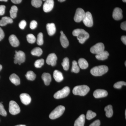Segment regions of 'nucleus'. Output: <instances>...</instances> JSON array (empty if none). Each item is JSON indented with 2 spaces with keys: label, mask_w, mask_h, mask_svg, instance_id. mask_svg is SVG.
Masks as SVG:
<instances>
[{
  "label": "nucleus",
  "mask_w": 126,
  "mask_h": 126,
  "mask_svg": "<svg viewBox=\"0 0 126 126\" xmlns=\"http://www.w3.org/2000/svg\"><path fill=\"white\" fill-rule=\"evenodd\" d=\"M22 0H11L12 2L14 4H17L20 3Z\"/></svg>",
  "instance_id": "obj_46"
},
{
  "label": "nucleus",
  "mask_w": 126,
  "mask_h": 126,
  "mask_svg": "<svg viewBox=\"0 0 126 126\" xmlns=\"http://www.w3.org/2000/svg\"><path fill=\"white\" fill-rule=\"evenodd\" d=\"M37 22L35 20H33L31 21L30 24V27L32 30L34 29L37 26Z\"/></svg>",
  "instance_id": "obj_39"
},
{
  "label": "nucleus",
  "mask_w": 126,
  "mask_h": 126,
  "mask_svg": "<svg viewBox=\"0 0 126 126\" xmlns=\"http://www.w3.org/2000/svg\"><path fill=\"white\" fill-rule=\"evenodd\" d=\"M9 41L12 46L17 47L19 45V41L15 35H11L9 37Z\"/></svg>",
  "instance_id": "obj_18"
},
{
  "label": "nucleus",
  "mask_w": 126,
  "mask_h": 126,
  "mask_svg": "<svg viewBox=\"0 0 126 126\" xmlns=\"http://www.w3.org/2000/svg\"><path fill=\"white\" fill-rule=\"evenodd\" d=\"M27 79L30 81H34L36 78V75L33 71H29L25 75Z\"/></svg>",
  "instance_id": "obj_29"
},
{
  "label": "nucleus",
  "mask_w": 126,
  "mask_h": 126,
  "mask_svg": "<svg viewBox=\"0 0 126 126\" xmlns=\"http://www.w3.org/2000/svg\"><path fill=\"white\" fill-rule=\"evenodd\" d=\"M26 22L25 20H23L21 21L19 24V26L20 28L21 29L23 30L25 29V27L26 26Z\"/></svg>",
  "instance_id": "obj_40"
},
{
  "label": "nucleus",
  "mask_w": 126,
  "mask_h": 126,
  "mask_svg": "<svg viewBox=\"0 0 126 126\" xmlns=\"http://www.w3.org/2000/svg\"><path fill=\"white\" fill-rule=\"evenodd\" d=\"M27 40L28 43L30 44H33L35 42L36 39L35 36L32 34H30L27 35Z\"/></svg>",
  "instance_id": "obj_32"
},
{
  "label": "nucleus",
  "mask_w": 126,
  "mask_h": 126,
  "mask_svg": "<svg viewBox=\"0 0 126 126\" xmlns=\"http://www.w3.org/2000/svg\"><path fill=\"white\" fill-rule=\"evenodd\" d=\"M54 6V0H46L43 5V10L45 12H48L52 10Z\"/></svg>",
  "instance_id": "obj_11"
},
{
  "label": "nucleus",
  "mask_w": 126,
  "mask_h": 126,
  "mask_svg": "<svg viewBox=\"0 0 126 126\" xmlns=\"http://www.w3.org/2000/svg\"><path fill=\"white\" fill-rule=\"evenodd\" d=\"M2 69V65H1V64H0V71L1 70V69Z\"/></svg>",
  "instance_id": "obj_49"
},
{
  "label": "nucleus",
  "mask_w": 126,
  "mask_h": 126,
  "mask_svg": "<svg viewBox=\"0 0 126 126\" xmlns=\"http://www.w3.org/2000/svg\"><path fill=\"white\" fill-rule=\"evenodd\" d=\"M85 122V115L82 114L75 121L74 123V126H84Z\"/></svg>",
  "instance_id": "obj_19"
},
{
  "label": "nucleus",
  "mask_w": 126,
  "mask_h": 126,
  "mask_svg": "<svg viewBox=\"0 0 126 126\" xmlns=\"http://www.w3.org/2000/svg\"><path fill=\"white\" fill-rule=\"evenodd\" d=\"M36 43L37 44L39 45H42L44 43V40H43V34L42 33H39L37 36Z\"/></svg>",
  "instance_id": "obj_33"
},
{
  "label": "nucleus",
  "mask_w": 126,
  "mask_h": 126,
  "mask_svg": "<svg viewBox=\"0 0 126 126\" xmlns=\"http://www.w3.org/2000/svg\"><path fill=\"white\" fill-rule=\"evenodd\" d=\"M85 15V12L82 8H79L77 9L74 17L75 21L79 23L82 21Z\"/></svg>",
  "instance_id": "obj_10"
},
{
  "label": "nucleus",
  "mask_w": 126,
  "mask_h": 126,
  "mask_svg": "<svg viewBox=\"0 0 126 126\" xmlns=\"http://www.w3.org/2000/svg\"><path fill=\"white\" fill-rule=\"evenodd\" d=\"M71 72L78 73L79 72V67L76 61H73L72 63V67Z\"/></svg>",
  "instance_id": "obj_31"
},
{
  "label": "nucleus",
  "mask_w": 126,
  "mask_h": 126,
  "mask_svg": "<svg viewBox=\"0 0 126 126\" xmlns=\"http://www.w3.org/2000/svg\"><path fill=\"white\" fill-rule=\"evenodd\" d=\"M104 45L102 43H98L91 47L90 52L93 54H97L104 50Z\"/></svg>",
  "instance_id": "obj_8"
},
{
  "label": "nucleus",
  "mask_w": 126,
  "mask_h": 126,
  "mask_svg": "<svg viewBox=\"0 0 126 126\" xmlns=\"http://www.w3.org/2000/svg\"><path fill=\"white\" fill-rule=\"evenodd\" d=\"M15 126H26L25 125H18Z\"/></svg>",
  "instance_id": "obj_50"
},
{
  "label": "nucleus",
  "mask_w": 126,
  "mask_h": 126,
  "mask_svg": "<svg viewBox=\"0 0 126 126\" xmlns=\"http://www.w3.org/2000/svg\"><path fill=\"white\" fill-rule=\"evenodd\" d=\"M65 110V107L63 106H58L50 113L49 115V118L52 119L58 118L63 115Z\"/></svg>",
  "instance_id": "obj_4"
},
{
  "label": "nucleus",
  "mask_w": 126,
  "mask_h": 126,
  "mask_svg": "<svg viewBox=\"0 0 126 126\" xmlns=\"http://www.w3.org/2000/svg\"><path fill=\"white\" fill-rule=\"evenodd\" d=\"M20 97L21 101L25 105H28L31 101V98L30 96L27 94H21L20 95Z\"/></svg>",
  "instance_id": "obj_15"
},
{
  "label": "nucleus",
  "mask_w": 126,
  "mask_h": 126,
  "mask_svg": "<svg viewBox=\"0 0 126 126\" xmlns=\"http://www.w3.org/2000/svg\"><path fill=\"white\" fill-rule=\"evenodd\" d=\"M13 20L12 18L8 16H4L1 18L0 20V26H4L8 24H11L13 23Z\"/></svg>",
  "instance_id": "obj_23"
},
{
  "label": "nucleus",
  "mask_w": 126,
  "mask_h": 126,
  "mask_svg": "<svg viewBox=\"0 0 126 126\" xmlns=\"http://www.w3.org/2000/svg\"><path fill=\"white\" fill-rule=\"evenodd\" d=\"M42 79L44 82L46 86L49 85L52 81L51 75L48 73H44L42 75Z\"/></svg>",
  "instance_id": "obj_21"
},
{
  "label": "nucleus",
  "mask_w": 126,
  "mask_h": 126,
  "mask_svg": "<svg viewBox=\"0 0 126 126\" xmlns=\"http://www.w3.org/2000/svg\"><path fill=\"white\" fill-rule=\"evenodd\" d=\"M96 116V113L94 112L91 110H88L86 115V118L88 120H90L94 118Z\"/></svg>",
  "instance_id": "obj_35"
},
{
  "label": "nucleus",
  "mask_w": 126,
  "mask_h": 126,
  "mask_svg": "<svg viewBox=\"0 0 126 126\" xmlns=\"http://www.w3.org/2000/svg\"><path fill=\"white\" fill-rule=\"evenodd\" d=\"M125 116H126V110L125 111Z\"/></svg>",
  "instance_id": "obj_52"
},
{
  "label": "nucleus",
  "mask_w": 126,
  "mask_h": 126,
  "mask_svg": "<svg viewBox=\"0 0 126 126\" xmlns=\"http://www.w3.org/2000/svg\"><path fill=\"white\" fill-rule=\"evenodd\" d=\"M7 114V112L5 110L4 106L2 103H0V115L3 116H6Z\"/></svg>",
  "instance_id": "obj_38"
},
{
  "label": "nucleus",
  "mask_w": 126,
  "mask_h": 126,
  "mask_svg": "<svg viewBox=\"0 0 126 126\" xmlns=\"http://www.w3.org/2000/svg\"><path fill=\"white\" fill-rule=\"evenodd\" d=\"M31 4L34 7L38 8L41 6L42 1V0H32Z\"/></svg>",
  "instance_id": "obj_34"
},
{
  "label": "nucleus",
  "mask_w": 126,
  "mask_h": 126,
  "mask_svg": "<svg viewBox=\"0 0 126 126\" xmlns=\"http://www.w3.org/2000/svg\"><path fill=\"white\" fill-rule=\"evenodd\" d=\"M46 29L48 34L50 36L53 35L56 32V27L54 23L47 24L46 25Z\"/></svg>",
  "instance_id": "obj_16"
},
{
  "label": "nucleus",
  "mask_w": 126,
  "mask_h": 126,
  "mask_svg": "<svg viewBox=\"0 0 126 126\" xmlns=\"http://www.w3.org/2000/svg\"><path fill=\"white\" fill-rule=\"evenodd\" d=\"M70 92L69 88L68 87H65L63 89L55 93L54 95V97L57 99L63 98L68 96Z\"/></svg>",
  "instance_id": "obj_5"
},
{
  "label": "nucleus",
  "mask_w": 126,
  "mask_h": 126,
  "mask_svg": "<svg viewBox=\"0 0 126 126\" xmlns=\"http://www.w3.org/2000/svg\"><path fill=\"white\" fill-rule=\"evenodd\" d=\"M90 90V88L86 85L77 86L74 88L73 93L75 95L84 96L86 95Z\"/></svg>",
  "instance_id": "obj_3"
},
{
  "label": "nucleus",
  "mask_w": 126,
  "mask_h": 126,
  "mask_svg": "<svg viewBox=\"0 0 126 126\" xmlns=\"http://www.w3.org/2000/svg\"><path fill=\"white\" fill-rule=\"evenodd\" d=\"M126 83L124 81H119L114 84L113 87L116 89L121 88L123 86H126Z\"/></svg>",
  "instance_id": "obj_37"
},
{
  "label": "nucleus",
  "mask_w": 126,
  "mask_h": 126,
  "mask_svg": "<svg viewBox=\"0 0 126 126\" xmlns=\"http://www.w3.org/2000/svg\"><path fill=\"white\" fill-rule=\"evenodd\" d=\"M42 0L46 1V0Z\"/></svg>",
  "instance_id": "obj_54"
},
{
  "label": "nucleus",
  "mask_w": 126,
  "mask_h": 126,
  "mask_svg": "<svg viewBox=\"0 0 126 126\" xmlns=\"http://www.w3.org/2000/svg\"><path fill=\"white\" fill-rule=\"evenodd\" d=\"M58 0V1H59V2H62L65 1V0Z\"/></svg>",
  "instance_id": "obj_47"
},
{
  "label": "nucleus",
  "mask_w": 126,
  "mask_h": 126,
  "mask_svg": "<svg viewBox=\"0 0 126 126\" xmlns=\"http://www.w3.org/2000/svg\"><path fill=\"white\" fill-rule=\"evenodd\" d=\"M121 28L123 30H126V21H124L121 23Z\"/></svg>",
  "instance_id": "obj_44"
},
{
  "label": "nucleus",
  "mask_w": 126,
  "mask_h": 126,
  "mask_svg": "<svg viewBox=\"0 0 126 126\" xmlns=\"http://www.w3.org/2000/svg\"><path fill=\"white\" fill-rule=\"evenodd\" d=\"M82 21L84 24L87 27H92L93 25L92 16L89 12L85 13V16Z\"/></svg>",
  "instance_id": "obj_9"
},
{
  "label": "nucleus",
  "mask_w": 126,
  "mask_h": 126,
  "mask_svg": "<svg viewBox=\"0 0 126 126\" xmlns=\"http://www.w3.org/2000/svg\"><path fill=\"white\" fill-rule=\"evenodd\" d=\"M16 54L14 57V63H18L20 65L21 63H24L25 61V54L22 51H15Z\"/></svg>",
  "instance_id": "obj_6"
},
{
  "label": "nucleus",
  "mask_w": 126,
  "mask_h": 126,
  "mask_svg": "<svg viewBox=\"0 0 126 126\" xmlns=\"http://www.w3.org/2000/svg\"><path fill=\"white\" fill-rule=\"evenodd\" d=\"M121 40L122 42L123 43V44H124L125 45L126 44V36L125 35L122 36L121 38Z\"/></svg>",
  "instance_id": "obj_45"
},
{
  "label": "nucleus",
  "mask_w": 126,
  "mask_h": 126,
  "mask_svg": "<svg viewBox=\"0 0 126 126\" xmlns=\"http://www.w3.org/2000/svg\"><path fill=\"white\" fill-rule=\"evenodd\" d=\"M108 94V93L104 89H98L95 90L93 93L94 96L95 98H101L106 97Z\"/></svg>",
  "instance_id": "obj_13"
},
{
  "label": "nucleus",
  "mask_w": 126,
  "mask_h": 126,
  "mask_svg": "<svg viewBox=\"0 0 126 126\" xmlns=\"http://www.w3.org/2000/svg\"><path fill=\"white\" fill-rule=\"evenodd\" d=\"M5 8L6 6L5 5H0V16H2L4 14Z\"/></svg>",
  "instance_id": "obj_41"
},
{
  "label": "nucleus",
  "mask_w": 126,
  "mask_h": 126,
  "mask_svg": "<svg viewBox=\"0 0 126 126\" xmlns=\"http://www.w3.org/2000/svg\"><path fill=\"white\" fill-rule=\"evenodd\" d=\"M4 33L2 29L0 27V41L4 38Z\"/></svg>",
  "instance_id": "obj_43"
},
{
  "label": "nucleus",
  "mask_w": 126,
  "mask_h": 126,
  "mask_svg": "<svg viewBox=\"0 0 126 126\" xmlns=\"http://www.w3.org/2000/svg\"><path fill=\"white\" fill-rule=\"evenodd\" d=\"M63 68L65 70H68L69 68V61L68 58H65L63 59L62 64Z\"/></svg>",
  "instance_id": "obj_30"
},
{
  "label": "nucleus",
  "mask_w": 126,
  "mask_h": 126,
  "mask_svg": "<svg viewBox=\"0 0 126 126\" xmlns=\"http://www.w3.org/2000/svg\"><path fill=\"white\" fill-rule=\"evenodd\" d=\"M73 35L77 36L79 42L83 44L89 38V35L86 31L82 29H77L73 32Z\"/></svg>",
  "instance_id": "obj_1"
},
{
  "label": "nucleus",
  "mask_w": 126,
  "mask_h": 126,
  "mask_svg": "<svg viewBox=\"0 0 126 126\" xmlns=\"http://www.w3.org/2000/svg\"><path fill=\"white\" fill-rule=\"evenodd\" d=\"M18 10V8L16 6L14 5L12 6L10 11L11 18L12 19H15L16 17Z\"/></svg>",
  "instance_id": "obj_27"
},
{
  "label": "nucleus",
  "mask_w": 126,
  "mask_h": 126,
  "mask_svg": "<svg viewBox=\"0 0 126 126\" xmlns=\"http://www.w3.org/2000/svg\"><path fill=\"white\" fill-rule=\"evenodd\" d=\"M122 1L124 2H126V0H122Z\"/></svg>",
  "instance_id": "obj_51"
},
{
  "label": "nucleus",
  "mask_w": 126,
  "mask_h": 126,
  "mask_svg": "<svg viewBox=\"0 0 126 126\" xmlns=\"http://www.w3.org/2000/svg\"><path fill=\"white\" fill-rule=\"evenodd\" d=\"M126 62H125V65H126Z\"/></svg>",
  "instance_id": "obj_53"
},
{
  "label": "nucleus",
  "mask_w": 126,
  "mask_h": 126,
  "mask_svg": "<svg viewBox=\"0 0 126 126\" xmlns=\"http://www.w3.org/2000/svg\"><path fill=\"white\" fill-rule=\"evenodd\" d=\"M9 79L12 83L16 86L19 85L20 83L19 78L15 74H12L10 76Z\"/></svg>",
  "instance_id": "obj_20"
},
{
  "label": "nucleus",
  "mask_w": 126,
  "mask_h": 126,
  "mask_svg": "<svg viewBox=\"0 0 126 126\" xmlns=\"http://www.w3.org/2000/svg\"><path fill=\"white\" fill-rule=\"evenodd\" d=\"M109 55V53L107 51L104 50L101 53L96 55V58L98 60H104L108 58Z\"/></svg>",
  "instance_id": "obj_24"
},
{
  "label": "nucleus",
  "mask_w": 126,
  "mask_h": 126,
  "mask_svg": "<svg viewBox=\"0 0 126 126\" xmlns=\"http://www.w3.org/2000/svg\"><path fill=\"white\" fill-rule=\"evenodd\" d=\"M101 124V122L99 120H97L90 124L89 126H99Z\"/></svg>",
  "instance_id": "obj_42"
},
{
  "label": "nucleus",
  "mask_w": 126,
  "mask_h": 126,
  "mask_svg": "<svg viewBox=\"0 0 126 126\" xmlns=\"http://www.w3.org/2000/svg\"><path fill=\"white\" fill-rule=\"evenodd\" d=\"M60 33L61 36L60 37V41L61 45L64 48H67L69 44V41L63 31L60 32Z\"/></svg>",
  "instance_id": "obj_17"
},
{
  "label": "nucleus",
  "mask_w": 126,
  "mask_h": 126,
  "mask_svg": "<svg viewBox=\"0 0 126 126\" xmlns=\"http://www.w3.org/2000/svg\"><path fill=\"white\" fill-rule=\"evenodd\" d=\"M44 60L43 59L38 60L34 63V66L35 67L40 68L44 65Z\"/></svg>",
  "instance_id": "obj_36"
},
{
  "label": "nucleus",
  "mask_w": 126,
  "mask_h": 126,
  "mask_svg": "<svg viewBox=\"0 0 126 126\" xmlns=\"http://www.w3.org/2000/svg\"><path fill=\"white\" fill-rule=\"evenodd\" d=\"M31 53L34 56H40L43 54V50L40 47H35L32 50Z\"/></svg>",
  "instance_id": "obj_28"
},
{
  "label": "nucleus",
  "mask_w": 126,
  "mask_h": 126,
  "mask_svg": "<svg viewBox=\"0 0 126 126\" xmlns=\"http://www.w3.org/2000/svg\"><path fill=\"white\" fill-rule=\"evenodd\" d=\"M53 77L55 81L57 82H61L63 79V74L59 70H55L53 73Z\"/></svg>",
  "instance_id": "obj_22"
},
{
  "label": "nucleus",
  "mask_w": 126,
  "mask_h": 126,
  "mask_svg": "<svg viewBox=\"0 0 126 126\" xmlns=\"http://www.w3.org/2000/svg\"><path fill=\"white\" fill-rule=\"evenodd\" d=\"M57 60V57L56 55L54 53H51L47 56L46 62L48 65L54 66L56 65Z\"/></svg>",
  "instance_id": "obj_12"
},
{
  "label": "nucleus",
  "mask_w": 126,
  "mask_h": 126,
  "mask_svg": "<svg viewBox=\"0 0 126 126\" xmlns=\"http://www.w3.org/2000/svg\"><path fill=\"white\" fill-rule=\"evenodd\" d=\"M108 71V68L107 66L101 65L92 68L90 70V73L94 76L98 77L105 74Z\"/></svg>",
  "instance_id": "obj_2"
},
{
  "label": "nucleus",
  "mask_w": 126,
  "mask_h": 126,
  "mask_svg": "<svg viewBox=\"0 0 126 126\" xmlns=\"http://www.w3.org/2000/svg\"><path fill=\"white\" fill-rule=\"evenodd\" d=\"M8 0H0V1H5V2H6Z\"/></svg>",
  "instance_id": "obj_48"
},
{
  "label": "nucleus",
  "mask_w": 126,
  "mask_h": 126,
  "mask_svg": "<svg viewBox=\"0 0 126 126\" xmlns=\"http://www.w3.org/2000/svg\"><path fill=\"white\" fill-rule=\"evenodd\" d=\"M112 17L115 20H118L123 18L122 10L118 7H116L113 10Z\"/></svg>",
  "instance_id": "obj_14"
},
{
  "label": "nucleus",
  "mask_w": 126,
  "mask_h": 126,
  "mask_svg": "<svg viewBox=\"0 0 126 126\" xmlns=\"http://www.w3.org/2000/svg\"><path fill=\"white\" fill-rule=\"evenodd\" d=\"M104 110L106 111V115L107 117L110 118L112 116L113 114V111L111 105H109L106 106L104 108Z\"/></svg>",
  "instance_id": "obj_26"
},
{
  "label": "nucleus",
  "mask_w": 126,
  "mask_h": 126,
  "mask_svg": "<svg viewBox=\"0 0 126 126\" xmlns=\"http://www.w3.org/2000/svg\"><path fill=\"white\" fill-rule=\"evenodd\" d=\"M9 111L12 115H16L20 112L19 106L15 101H11L9 103Z\"/></svg>",
  "instance_id": "obj_7"
},
{
  "label": "nucleus",
  "mask_w": 126,
  "mask_h": 126,
  "mask_svg": "<svg viewBox=\"0 0 126 126\" xmlns=\"http://www.w3.org/2000/svg\"><path fill=\"white\" fill-rule=\"evenodd\" d=\"M79 67L82 69H86L89 66L88 63L86 59L83 58L79 59L78 61Z\"/></svg>",
  "instance_id": "obj_25"
}]
</instances>
